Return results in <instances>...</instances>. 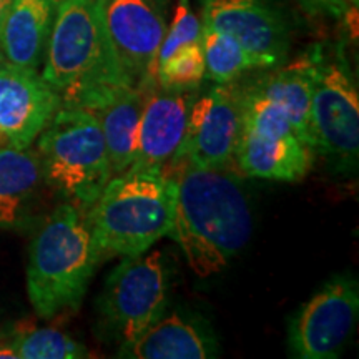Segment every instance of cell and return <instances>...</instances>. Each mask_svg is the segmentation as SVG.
<instances>
[{
  "label": "cell",
  "mask_w": 359,
  "mask_h": 359,
  "mask_svg": "<svg viewBox=\"0 0 359 359\" xmlns=\"http://www.w3.org/2000/svg\"><path fill=\"white\" fill-rule=\"evenodd\" d=\"M359 283L354 275L331 276L306 303L291 314L286 343L299 359H336L356 330Z\"/></svg>",
  "instance_id": "obj_8"
},
{
  "label": "cell",
  "mask_w": 359,
  "mask_h": 359,
  "mask_svg": "<svg viewBox=\"0 0 359 359\" xmlns=\"http://www.w3.org/2000/svg\"><path fill=\"white\" fill-rule=\"evenodd\" d=\"M148 93L133 87L111 90L88 107L100 123L111 167V177L132 167L137 154L138 127Z\"/></svg>",
  "instance_id": "obj_16"
},
{
  "label": "cell",
  "mask_w": 359,
  "mask_h": 359,
  "mask_svg": "<svg viewBox=\"0 0 359 359\" xmlns=\"http://www.w3.org/2000/svg\"><path fill=\"white\" fill-rule=\"evenodd\" d=\"M173 180V224L177 241L196 276L223 271L248 245L253 218L243 188L226 170L187 163Z\"/></svg>",
  "instance_id": "obj_1"
},
{
  "label": "cell",
  "mask_w": 359,
  "mask_h": 359,
  "mask_svg": "<svg viewBox=\"0 0 359 359\" xmlns=\"http://www.w3.org/2000/svg\"><path fill=\"white\" fill-rule=\"evenodd\" d=\"M42 182L37 151L0 147V226H17L22 222Z\"/></svg>",
  "instance_id": "obj_19"
},
{
  "label": "cell",
  "mask_w": 359,
  "mask_h": 359,
  "mask_svg": "<svg viewBox=\"0 0 359 359\" xmlns=\"http://www.w3.org/2000/svg\"><path fill=\"white\" fill-rule=\"evenodd\" d=\"M4 62H6V57H4V52H2V48H0V65H2Z\"/></svg>",
  "instance_id": "obj_27"
},
{
  "label": "cell",
  "mask_w": 359,
  "mask_h": 359,
  "mask_svg": "<svg viewBox=\"0 0 359 359\" xmlns=\"http://www.w3.org/2000/svg\"><path fill=\"white\" fill-rule=\"evenodd\" d=\"M201 25L231 35L258 69L280 65L288 53V22L269 0H206Z\"/></svg>",
  "instance_id": "obj_11"
},
{
  "label": "cell",
  "mask_w": 359,
  "mask_h": 359,
  "mask_svg": "<svg viewBox=\"0 0 359 359\" xmlns=\"http://www.w3.org/2000/svg\"><path fill=\"white\" fill-rule=\"evenodd\" d=\"M100 259L145 255L173 224V180L163 170L114 175L85 215Z\"/></svg>",
  "instance_id": "obj_3"
},
{
  "label": "cell",
  "mask_w": 359,
  "mask_h": 359,
  "mask_svg": "<svg viewBox=\"0 0 359 359\" xmlns=\"http://www.w3.org/2000/svg\"><path fill=\"white\" fill-rule=\"evenodd\" d=\"M205 79V57L201 43L185 45L158 64L156 82L163 90L193 92Z\"/></svg>",
  "instance_id": "obj_22"
},
{
  "label": "cell",
  "mask_w": 359,
  "mask_h": 359,
  "mask_svg": "<svg viewBox=\"0 0 359 359\" xmlns=\"http://www.w3.org/2000/svg\"><path fill=\"white\" fill-rule=\"evenodd\" d=\"M11 4H12V0H0V35H2V29H4V24H6Z\"/></svg>",
  "instance_id": "obj_26"
},
{
  "label": "cell",
  "mask_w": 359,
  "mask_h": 359,
  "mask_svg": "<svg viewBox=\"0 0 359 359\" xmlns=\"http://www.w3.org/2000/svg\"><path fill=\"white\" fill-rule=\"evenodd\" d=\"M341 7H343V19H346L349 29L356 34L358 30V7L359 0H339Z\"/></svg>",
  "instance_id": "obj_25"
},
{
  "label": "cell",
  "mask_w": 359,
  "mask_h": 359,
  "mask_svg": "<svg viewBox=\"0 0 359 359\" xmlns=\"http://www.w3.org/2000/svg\"><path fill=\"white\" fill-rule=\"evenodd\" d=\"M201 50L205 77L215 83H231L251 69H258L255 58L231 35L201 25Z\"/></svg>",
  "instance_id": "obj_20"
},
{
  "label": "cell",
  "mask_w": 359,
  "mask_h": 359,
  "mask_svg": "<svg viewBox=\"0 0 359 359\" xmlns=\"http://www.w3.org/2000/svg\"><path fill=\"white\" fill-rule=\"evenodd\" d=\"M11 344L17 359H80L90 356L82 343L52 327L22 331Z\"/></svg>",
  "instance_id": "obj_21"
},
{
  "label": "cell",
  "mask_w": 359,
  "mask_h": 359,
  "mask_svg": "<svg viewBox=\"0 0 359 359\" xmlns=\"http://www.w3.org/2000/svg\"><path fill=\"white\" fill-rule=\"evenodd\" d=\"M313 95L309 109L311 151L334 165L354 168L359 154V95L343 50L326 55L314 47Z\"/></svg>",
  "instance_id": "obj_6"
},
{
  "label": "cell",
  "mask_w": 359,
  "mask_h": 359,
  "mask_svg": "<svg viewBox=\"0 0 359 359\" xmlns=\"http://www.w3.org/2000/svg\"><path fill=\"white\" fill-rule=\"evenodd\" d=\"M191 92L163 90L148 93L138 127L137 154L130 168L163 170L173 160L183 135L191 103Z\"/></svg>",
  "instance_id": "obj_13"
},
{
  "label": "cell",
  "mask_w": 359,
  "mask_h": 359,
  "mask_svg": "<svg viewBox=\"0 0 359 359\" xmlns=\"http://www.w3.org/2000/svg\"><path fill=\"white\" fill-rule=\"evenodd\" d=\"M314 57L309 50L286 67L248 83L285 111L298 138L311 150L309 109L313 95Z\"/></svg>",
  "instance_id": "obj_18"
},
{
  "label": "cell",
  "mask_w": 359,
  "mask_h": 359,
  "mask_svg": "<svg viewBox=\"0 0 359 359\" xmlns=\"http://www.w3.org/2000/svg\"><path fill=\"white\" fill-rule=\"evenodd\" d=\"M58 0H12L0 48L7 62L25 69H39L47 48Z\"/></svg>",
  "instance_id": "obj_17"
},
{
  "label": "cell",
  "mask_w": 359,
  "mask_h": 359,
  "mask_svg": "<svg viewBox=\"0 0 359 359\" xmlns=\"http://www.w3.org/2000/svg\"><path fill=\"white\" fill-rule=\"evenodd\" d=\"M233 160L246 177L293 183L311 170L313 151L296 135L266 137L241 128Z\"/></svg>",
  "instance_id": "obj_15"
},
{
  "label": "cell",
  "mask_w": 359,
  "mask_h": 359,
  "mask_svg": "<svg viewBox=\"0 0 359 359\" xmlns=\"http://www.w3.org/2000/svg\"><path fill=\"white\" fill-rule=\"evenodd\" d=\"M0 336H2V334H0Z\"/></svg>",
  "instance_id": "obj_28"
},
{
  "label": "cell",
  "mask_w": 359,
  "mask_h": 359,
  "mask_svg": "<svg viewBox=\"0 0 359 359\" xmlns=\"http://www.w3.org/2000/svg\"><path fill=\"white\" fill-rule=\"evenodd\" d=\"M240 130L238 85L217 83L193 100L185 135L172 163L185 161L193 167L226 170L235 158Z\"/></svg>",
  "instance_id": "obj_10"
},
{
  "label": "cell",
  "mask_w": 359,
  "mask_h": 359,
  "mask_svg": "<svg viewBox=\"0 0 359 359\" xmlns=\"http://www.w3.org/2000/svg\"><path fill=\"white\" fill-rule=\"evenodd\" d=\"M309 13H325L333 19H343V7L339 0H302Z\"/></svg>",
  "instance_id": "obj_24"
},
{
  "label": "cell",
  "mask_w": 359,
  "mask_h": 359,
  "mask_svg": "<svg viewBox=\"0 0 359 359\" xmlns=\"http://www.w3.org/2000/svg\"><path fill=\"white\" fill-rule=\"evenodd\" d=\"M218 354L210 326L201 318L180 311L163 314L140 338L118 349L120 358L132 359H206Z\"/></svg>",
  "instance_id": "obj_14"
},
{
  "label": "cell",
  "mask_w": 359,
  "mask_h": 359,
  "mask_svg": "<svg viewBox=\"0 0 359 359\" xmlns=\"http://www.w3.org/2000/svg\"><path fill=\"white\" fill-rule=\"evenodd\" d=\"M100 263L87 218L72 203L60 205L34 236L27 263V293L35 313L52 320L82 304Z\"/></svg>",
  "instance_id": "obj_4"
},
{
  "label": "cell",
  "mask_w": 359,
  "mask_h": 359,
  "mask_svg": "<svg viewBox=\"0 0 359 359\" xmlns=\"http://www.w3.org/2000/svg\"><path fill=\"white\" fill-rule=\"evenodd\" d=\"M111 48L133 88H156L158 53L167 25L155 0H102Z\"/></svg>",
  "instance_id": "obj_9"
},
{
  "label": "cell",
  "mask_w": 359,
  "mask_h": 359,
  "mask_svg": "<svg viewBox=\"0 0 359 359\" xmlns=\"http://www.w3.org/2000/svg\"><path fill=\"white\" fill-rule=\"evenodd\" d=\"M42 77L62 105L87 110L102 95L132 87L111 48L102 0H58Z\"/></svg>",
  "instance_id": "obj_2"
},
{
  "label": "cell",
  "mask_w": 359,
  "mask_h": 359,
  "mask_svg": "<svg viewBox=\"0 0 359 359\" xmlns=\"http://www.w3.org/2000/svg\"><path fill=\"white\" fill-rule=\"evenodd\" d=\"M60 107V93L37 70L0 65V135L7 145L30 148Z\"/></svg>",
  "instance_id": "obj_12"
},
{
  "label": "cell",
  "mask_w": 359,
  "mask_h": 359,
  "mask_svg": "<svg viewBox=\"0 0 359 359\" xmlns=\"http://www.w3.org/2000/svg\"><path fill=\"white\" fill-rule=\"evenodd\" d=\"M168 304V271L160 251L123 258L107 278L98 298L102 325L132 343L163 316Z\"/></svg>",
  "instance_id": "obj_7"
},
{
  "label": "cell",
  "mask_w": 359,
  "mask_h": 359,
  "mask_svg": "<svg viewBox=\"0 0 359 359\" xmlns=\"http://www.w3.org/2000/svg\"><path fill=\"white\" fill-rule=\"evenodd\" d=\"M37 140L43 180L79 210L95 203L111 167L100 123L92 111L60 107Z\"/></svg>",
  "instance_id": "obj_5"
},
{
  "label": "cell",
  "mask_w": 359,
  "mask_h": 359,
  "mask_svg": "<svg viewBox=\"0 0 359 359\" xmlns=\"http://www.w3.org/2000/svg\"><path fill=\"white\" fill-rule=\"evenodd\" d=\"M201 39V22L198 17L191 12L190 0H178V6L175 8V15L172 25L165 32L163 42H161L158 64L172 57L175 52L180 50L185 45L198 43Z\"/></svg>",
  "instance_id": "obj_23"
}]
</instances>
